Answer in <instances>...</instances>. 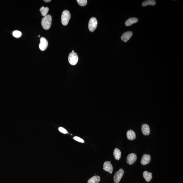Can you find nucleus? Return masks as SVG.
I'll use <instances>...</instances> for the list:
<instances>
[{"mask_svg":"<svg viewBox=\"0 0 183 183\" xmlns=\"http://www.w3.org/2000/svg\"><path fill=\"white\" fill-rule=\"evenodd\" d=\"M52 16L50 15H47L42 18V25L44 30H48L50 28L52 24Z\"/></svg>","mask_w":183,"mask_h":183,"instance_id":"nucleus-1","label":"nucleus"},{"mask_svg":"<svg viewBox=\"0 0 183 183\" xmlns=\"http://www.w3.org/2000/svg\"><path fill=\"white\" fill-rule=\"evenodd\" d=\"M71 18L70 12L68 10H65L62 13L61 16V22L64 26H66L68 24Z\"/></svg>","mask_w":183,"mask_h":183,"instance_id":"nucleus-2","label":"nucleus"},{"mask_svg":"<svg viewBox=\"0 0 183 183\" xmlns=\"http://www.w3.org/2000/svg\"><path fill=\"white\" fill-rule=\"evenodd\" d=\"M68 60L71 65L74 66L77 63L78 60V56L75 52H71L68 57Z\"/></svg>","mask_w":183,"mask_h":183,"instance_id":"nucleus-3","label":"nucleus"},{"mask_svg":"<svg viewBox=\"0 0 183 183\" xmlns=\"http://www.w3.org/2000/svg\"><path fill=\"white\" fill-rule=\"evenodd\" d=\"M98 21L94 17L91 18L89 22L88 27L89 30L93 32L95 30L98 26Z\"/></svg>","mask_w":183,"mask_h":183,"instance_id":"nucleus-4","label":"nucleus"},{"mask_svg":"<svg viewBox=\"0 0 183 183\" xmlns=\"http://www.w3.org/2000/svg\"><path fill=\"white\" fill-rule=\"evenodd\" d=\"M124 173V170L122 169H120L118 171H117L114 176V182L118 183L119 182L121 178L123 176Z\"/></svg>","mask_w":183,"mask_h":183,"instance_id":"nucleus-5","label":"nucleus"},{"mask_svg":"<svg viewBox=\"0 0 183 183\" xmlns=\"http://www.w3.org/2000/svg\"><path fill=\"white\" fill-rule=\"evenodd\" d=\"M48 45V43L46 39L44 37L41 38L40 39V43L39 44V48L41 51H45Z\"/></svg>","mask_w":183,"mask_h":183,"instance_id":"nucleus-6","label":"nucleus"},{"mask_svg":"<svg viewBox=\"0 0 183 183\" xmlns=\"http://www.w3.org/2000/svg\"><path fill=\"white\" fill-rule=\"evenodd\" d=\"M137 156L135 153H131L129 154L127 158V162L129 165L134 164L136 161Z\"/></svg>","mask_w":183,"mask_h":183,"instance_id":"nucleus-7","label":"nucleus"},{"mask_svg":"<svg viewBox=\"0 0 183 183\" xmlns=\"http://www.w3.org/2000/svg\"><path fill=\"white\" fill-rule=\"evenodd\" d=\"M111 161H106L104 162L103 165V169L104 171H107L110 173H112L113 169L112 165L111 163Z\"/></svg>","mask_w":183,"mask_h":183,"instance_id":"nucleus-8","label":"nucleus"},{"mask_svg":"<svg viewBox=\"0 0 183 183\" xmlns=\"http://www.w3.org/2000/svg\"><path fill=\"white\" fill-rule=\"evenodd\" d=\"M151 160V156L150 155L148 154H144L142 156L141 161V163L143 165H146L148 164L150 162Z\"/></svg>","mask_w":183,"mask_h":183,"instance_id":"nucleus-9","label":"nucleus"},{"mask_svg":"<svg viewBox=\"0 0 183 183\" xmlns=\"http://www.w3.org/2000/svg\"><path fill=\"white\" fill-rule=\"evenodd\" d=\"M133 32L131 31L125 32L122 34L121 36V39L123 42H127L131 38L133 35Z\"/></svg>","mask_w":183,"mask_h":183,"instance_id":"nucleus-10","label":"nucleus"},{"mask_svg":"<svg viewBox=\"0 0 183 183\" xmlns=\"http://www.w3.org/2000/svg\"><path fill=\"white\" fill-rule=\"evenodd\" d=\"M141 131L144 135H148L150 132L149 126L146 124H143L142 126Z\"/></svg>","mask_w":183,"mask_h":183,"instance_id":"nucleus-11","label":"nucleus"},{"mask_svg":"<svg viewBox=\"0 0 183 183\" xmlns=\"http://www.w3.org/2000/svg\"><path fill=\"white\" fill-rule=\"evenodd\" d=\"M127 136L128 140H133L136 139L135 133L132 130H129L127 131Z\"/></svg>","mask_w":183,"mask_h":183,"instance_id":"nucleus-12","label":"nucleus"},{"mask_svg":"<svg viewBox=\"0 0 183 183\" xmlns=\"http://www.w3.org/2000/svg\"><path fill=\"white\" fill-rule=\"evenodd\" d=\"M138 19L135 18H129L125 22V25L127 26H130L137 23L138 21Z\"/></svg>","mask_w":183,"mask_h":183,"instance_id":"nucleus-13","label":"nucleus"},{"mask_svg":"<svg viewBox=\"0 0 183 183\" xmlns=\"http://www.w3.org/2000/svg\"><path fill=\"white\" fill-rule=\"evenodd\" d=\"M143 176L144 179L147 182L150 181L152 178V174L150 172H148L147 171H144L143 173Z\"/></svg>","mask_w":183,"mask_h":183,"instance_id":"nucleus-14","label":"nucleus"},{"mask_svg":"<svg viewBox=\"0 0 183 183\" xmlns=\"http://www.w3.org/2000/svg\"><path fill=\"white\" fill-rule=\"evenodd\" d=\"M100 178L98 176H95L88 180V183H98L100 181Z\"/></svg>","mask_w":183,"mask_h":183,"instance_id":"nucleus-15","label":"nucleus"},{"mask_svg":"<svg viewBox=\"0 0 183 183\" xmlns=\"http://www.w3.org/2000/svg\"><path fill=\"white\" fill-rule=\"evenodd\" d=\"M113 155L116 160H119L121 157V152L120 150L117 148H115L113 152Z\"/></svg>","mask_w":183,"mask_h":183,"instance_id":"nucleus-16","label":"nucleus"},{"mask_svg":"<svg viewBox=\"0 0 183 183\" xmlns=\"http://www.w3.org/2000/svg\"><path fill=\"white\" fill-rule=\"evenodd\" d=\"M156 2L154 0H148L145 1L142 3V5L144 7L147 6L148 5H155Z\"/></svg>","mask_w":183,"mask_h":183,"instance_id":"nucleus-17","label":"nucleus"},{"mask_svg":"<svg viewBox=\"0 0 183 183\" xmlns=\"http://www.w3.org/2000/svg\"><path fill=\"white\" fill-rule=\"evenodd\" d=\"M49 11V8L48 7H42L40 9V11L41 12V14L42 16H45L47 15L48 12Z\"/></svg>","mask_w":183,"mask_h":183,"instance_id":"nucleus-18","label":"nucleus"},{"mask_svg":"<svg viewBox=\"0 0 183 183\" xmlns=\"http://www.w3.org/2000/svg\"><path fill=\"white\" fill-rule=\"evenodd\" d=\"M77 2L81 6H84L87 5V0H77Z\"/></svg>","mask_w":183,"mask_h":183,"instance_id":"nucleus-19","label":"nucleus"},{"mask_svg":"<svg viewBox=\"0 0 183 183\" xmlns=\"http://www.w3.org/2000/svg\"><path fill=\"white\" fill-rule=\"evenodd\" d=\"M13 35L16 38L20 37L21 35V33L19 31H15L13 33Z\"/></svg>","mask_w":183,"mask_h":183,"instance_id":"nucleus-20","label":"nucleus"},{"mask_svg":"<svg viewBox=\"0 0 183 183\" xmlns=\"http://www.w3.org/2000/svg\"><path fill=\"white\" fill-rule=\"evenodd\" d=\"M73 139L74 140L77 141L79 142H80L84 143V140H83L82 138H80L79 137L77 136H75L73 137Z\"/></svg>","mask_w":183,"mask_h":183,"instance_id":"nucleus-21","label":"nucleus"},{"mask_svg":"<svg viewBox=\"0 0 183 183\" xmlns=\"http://www.w3.org/2000/svg\"><path fill=\"white\" fill-rule=\"evenodd\" d=\"M59 131L64 134H67L68 133L67 130L64 128L62 127H60L59 128Z\"/></svg>","mask_w":183,"mask_h":183,"instance_id":"nucleus-22","label":"nucleus"},{"mask_svg":"<svg viewBox=\"0 0 183 183\" xmlns=\"http://www.w3.org/2000/svg\"><path fill=\"white\" fill-rule=\"evenodd\" d=\"M44 1V2H47V3H48V2H51V0H44V1Z\"/></svg>","mask_w":183,"mask_h":183,"instance_id":"nucleus-23","label":"nucleus"},{"mask_svg":"<svg viewBox=\"0 0 183 183\" xmlns=\"http://www.w3.org/2000/svg\"><path fill=\"white\" fill-rule=\"evenodd\" d=\"M72 52H74V50H72Z\"/></svg>","mask_w":183,"mask_h":183,"instance_id":"nucleus-24","label":"nucleus"},{"mask_svg":"<svg viewBox=\"0 0 183 183\" xmlns=\"http://www.w3.org/2000/svg\"><path fill=\"white\" fill-rule=\"evenodd\" d=\"M40 37V35H39L38 36V37Z\"/></svg>","mask_w":183,"mask_h":183,"instance_id":"nucleus-25","label":"nucleus"}]
</instances>
